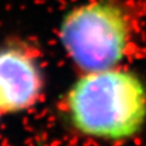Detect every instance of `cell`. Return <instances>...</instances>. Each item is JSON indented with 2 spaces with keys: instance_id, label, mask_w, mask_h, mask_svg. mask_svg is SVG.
I'll return each instance as SVG.
<instances>
[{
  "instance_id": "6da1fadb",
  "label": "cell",
  "mask_w": 146,
  "mask_h": 146,
  "mask_svg": "<svg viewBox=\"0 0 146 146\" xmlns=\"http://www.w3.org/2000/svg\"><path fill=\"white\" fill-rule=\"evenodd\" d=\"M68 110L77 129L96 138L125 139L146 118V89L124 71L89 72L68 94Z\"/></svg>"
},
{
  "instance_id": "7a4b0ae2",
  "label": "cell",
  "mask_w": 146,
  "mask_h": 146,
  "mask_svg": "<svg viewBox=\"0 0 146 146\" xmlns=\"http://www.w3.org/2000/svg\"><path fill=\"white\" fill-rule=\"evenodd\" d=\"M133 20L127 0H86L63 16L60 39L71 58L84 71L110 70L127 52Z\"/></svg>"
},
{
  "instance_id": "3957f363",
  "label": "cell",
  "mask_w": 146,
  "mask_h": 146,
  "mask_svg": "<svg viewBox=\"0 0 146 146\" xmlns=\"http://www.w3.org/2000/svg\"><path fill=\"white\" fill-rule=\"evenodd\" d=\"M42 90V78L25 50H0V111L16 112L32 106Z\"/></svg>"
}]
</instances>
